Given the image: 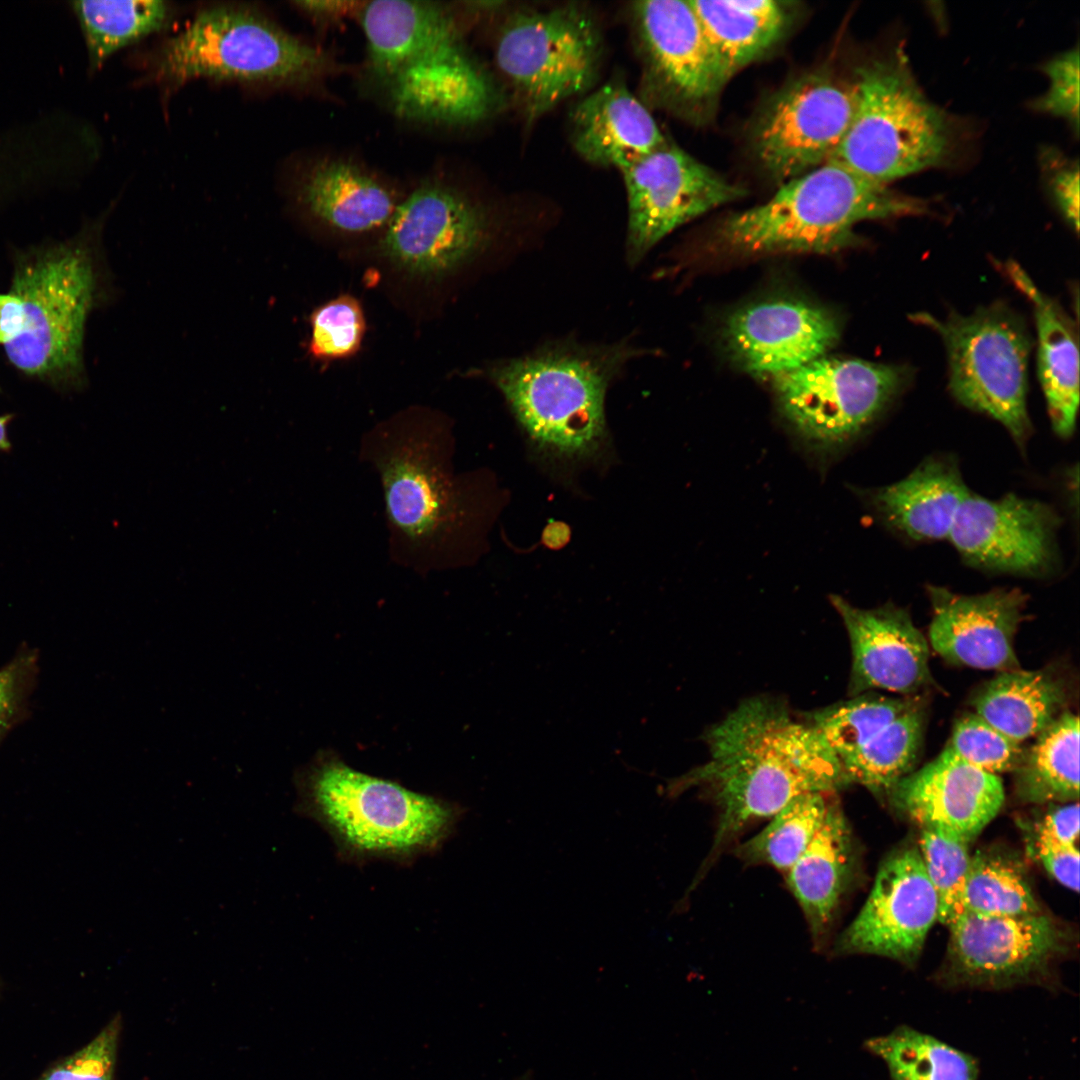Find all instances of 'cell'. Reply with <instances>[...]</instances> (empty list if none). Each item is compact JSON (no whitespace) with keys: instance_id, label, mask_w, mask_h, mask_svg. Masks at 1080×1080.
Segmentation results:
<instances>
[{"instance_id":"6da1fadb","label":"cell","mask_w":1080,"mask_h":1080,"mask_svg":"<svg viewBox=\"0 0 1080 1080\" xmlns=\"http://www.w3.org/2000/svg\"><path fill=\"white\" fill-rule=\"evenodd\" d=\"M448 418L408 410L378 423L358 456L376 474L390 560L419 575L466 564L481 517L473 479L454 470Z\"/></svg>"},{"instance_id":"7a4b0ae2","label":"cell","mask_w":1080,"mask_h":1080,"mask_svg":"<svg viewBox=\"0 0 1080 1080\" xmlns=\"http://www.w3.org/2000/svg\"><path fill=\"white\" fill-rule=\"evenodd\" d=\"M707 761L667 780L676 798L692 787L708 792L718 823L706 864L751 823L771 818L809 792L847 786L839 758L807 722L766 696L749 698L710 728Z\"/></svg>"},{"instance_id":"3957f363","label":"cell","mask_w":1080,"mask_h":1080,"mask_svg":"<svg viewBox=\"0 0 1080 1080\" xmlns=\"http://www.w3.org/2000/svg\"><path fill=\"white\" fill-rule=\"evenodd\" d=\"M895 192L828 161L781 183L767 201L728 217L721 242L742 253H830L855 245L857 224L927 212Z\"/></svg>"},{"instance_id":"277c9868","label":"cell","mask_w":1080,"mask_h":1080,"mask_svg":"<svg viewBox=\"0 0 1080 1080\" xmlns=\"http://www.w3.org/2000/svg\"><path fill=\"white\" fill-rule=\"evenodd\" d=\"M337 70L333 57L290 34L254 8L200 10L149 56L146 80L176 89L199 78L305 87Z\"/></svg>"},{"instance_id":"5b68a950","label":"cell","mask_w":1080,"mask_h":1080,"mask_svg":"<svg viewBox=\"0 0 1080 1080\" xmlns=\"http://www.w3.org/2000/svg\"><path fill=\"white\" fill-rule=\"evenodd\" d=\"M302 808L346 858L408 861L439 848L463 809L457 804L357 771L340 760L314 767Z\"/></svg>"},{"instance_id":"8992f818","label":"cell","mask_w":1080,"mask_h":1080,"mask_svg":"<svg viewBox=\"0 0 1080 1080\" xmlns=\"http://www.w3.org/2000/svg\"><path fill=\"white\" fill-rule=\"evenodd\" d=\"M102 225L95 222L77 240L17 265L10 292L21 301L23 321L4 350L20 371L55 381L81 379L88 317L110 296L97 250Z\"/></svg>"},{"instance_id":"52a82bcc","label":"cell","mask_w":1080,"mask_h":1080,"mask_svg":"<svg viewBox=\"0 0 1080 1080\" xmlns=\"http://www.w3.org/2000/svg\"><path fill=\"white\" fill-rule=\"evenodd\" d=\"M854 83V112L829 161L887 185L948 160L951 122L919 88L900 49L859 67Z\"/></svg>"},{"instance_id":"ba28073f","label":"cell","mask_w":1080,"mask_h":1080,"mask_svg":"<svg viewBox=\"0 0 1080 1080\" xmlns=\"http://www.w3.org/2000/svg\"><path fill=\"white\" fill-rule=\"evenodd\" d=\"M619 352L540 353L505 362L491 377L538 447L575 458L594 452L604 437L605 392L623 359Z\"/></svg>"},{"instance_id":"9c48e42d","label":"cell","mask_w":1080,"mask_h":1080,"mask_svg":"<svg viewBox=\"0 0 1080 1080\" xmlns=\"http://www.w3.org/2000/svg\"><path fill=\"white\" fill-rule=\"evenodd\" d=\"M911 319L937 332L949 365V387L963 406L1002 424L1023 448L1032 432L1027 409L1030 338L1021 317L998 302L945 320L928 313Z\"/></svg>"},{"instance_id":"30bf717a","label":"cell","mask_w":1080,"mask_h":1080,"mask_svg":"<svg viewBox=\"0 0 1080 1080\" xmlns=\"http://www.w3.org/2000/svg\"><path fill=\"white\" fill-rule=\"evenodd\" d=\"M603 41L590 12L576 5L520 11L496 43L497 66L532 120L588 90L599 72Z\"/></svg>"},{"instance_id":"8fae6325","label":"cell","mask_w":1080,"mask_h":1080,"mask_svg":"<svg viewBox=\"0 0 1080 1080\" xmlns=\"http://www.w3.org/2000/svg\"><path fill=\"white\" fill-rule=\"evenodd\" d=\"M910 379L904 365L823 356L772 381L794 434L814 451L833 453L861 435Z\"/></svg>"},{"instance_id":"7c38bea8","label":"cell","mask_w":1080,"mask_h":1080,"mask_svg":"<svg viewBox=\"0 0 1080 1080\" xmlns=\"http://www.w3.org/2000/svg\"><path fill=\"white\" fill-rule=\"evenodd\" d=\"M856 104L855 83L818 70L778 90L753 128L761 168L783 183L828 162L842 141Z\"/></svg>"},{"instance_id":"4fadbf2b","label":"cell","mask_w":1080,"mask_h":1080,"mask_svg":"<svg viewBox=\"0 0 1080 1080\" xmlns=\"http://www.w3.org/2000/svg\"><path fill=\"white\" fill-rule=\"evenodd\" d=\"M949 930L938 978L951 987L1004 988L1040 980L1067 944L1065 931L1043 912L984 916L966 911Z\"/></svg>"},{"instance_id":"5bb4252c","label":"cell","mask_w":1080,"mask_h":1080,"mask_svg":"<svg viewBox=\"0 0 1080 1080\" xmlns=\"http://www.w3.org/2000/svg\"><path fill=\"white\" fill-rule=\"evenodd\" d=\"M632 23L646 83L666 106L703 118L727 82L689 1H638Z\"/></svg>"},{"instance_id":"9a60e30c","label":"cell","mask_w":1080,"mask_h":1080,"mask_svg":"<svg viewBox=\"0 0 1080 1080\" xmlns=\"http://www.w3.org/2000/svg\"><path fill=\"white\" fill-rule=\"evenodd\" d=\"M488 235L481 206L448 182L429 180L400 201L385 227L381 250L409 275L439 278L471 260Z\"/></svg>"},{"instance_id":"2e32d148","label":"cell","mask_w":1080,"mask_h":1080,"mask_svg":"<svg viewBox=\"0 0 1080 1080\" xmlns=\"http://www.w3.org/2000/svg\"><path fill=\"white\" fill-rule=\"evenodd\" d=\"M620 171L628 197L632 263L677 227L745 193L668 141Z\"/></svg>"},{"instance_id":"e0dca14e","label":"cell","mask_w":1080,"mask_h":1080,"mask_svg":"<svg viewBox=\"0 0 1080 1080\" xmlns=\"http://www.w3.org/2000/svg\"><path fill=\"white\" fill-rule=\"evenodd\" d=\"M1060 522L1053 507L1038 500L1015 494L990 500L969 492L948 539L972 567L1042 576L1058 562Z\"/></svg>"},{"instance_id":"ac0fdd59","label":"cell","mask_w":1080,"mask_h":1080,"mask_svg":"<svg viewBox=\"0 0 1080 1080\" xmlns=\"http://www.w3.org/2000/svg\"><path fill=\"white\" fill-rule=\"evenodd\" d=\"M938 921V898L918 847H904L880 865L872 889L836 943L841 954H870L912 965Z\"/></svg>"},{"instance_id":"d6986e66","label":"cell","mask_w":1080,"mask_h":1080,"mask_svg":"<svg viewBox=\"0 0 1080 1080\" xmlns=\"http://www.w3.org/2000/svg\"><path fill=\"white\" fill-rule=\"evenodd\" d=\"M839 336V323L830 312L793 299L743 307L724 327L733 360L749 374L771 379L825 356Z\"/></svg>"},{"instance_id":"ffe728a7","label":"cell","mask_w":1080,"mask_h":1080,"mask_svg":"<svg viewBox=\"0 0 1080 1080\" xmlns=\"http://www.w3.org/2000/svg\"><path fill=\"white\" fill-rule=\"evenodd\" d=\"M929 644L951 664L999 672L1019 669L1014 640L1027 595L1018 588L976 595L928 585Z\"/></svg>"},{"instance_id":"44dd1931","label":"cell","mask_w":1080,"mask_h":1080,"mask_svg":"<svg viewBox=\"0 0 1080 1080\" xmlns=\"http://www.w3.org/2000/svg\"><path fill=\"white\" fill-rule=\"evenodd\" d=\"M831 602L851 645V697L871 689L912 696L933 683L928 642L907 610L892 603L859 608L837 595Z\"/></svg>"},{"instance_id":"7402d4cb","label":"cell","mask_w":1080,"mask_h":1080,"mask_svg":"<svg viewBox=\"0 0 1080 1080\" xmlns=\"http://www.w3.org/2000/svg\"><path fill=\"white\" fill-rule=\"evenodd\" d=\"M921 828L951 831L971 842L999 813L1004 787L998 775L944 750L900 779L887 794Z\"/></svg>"},{"instance_id":"603a6c76","label":"cell","mask_w":1080,"mask_h":1080,"mask_svg":"<svg viewBox=\"0 0 1080 1080\" xmlns=\"http://www.w3.org/2000/svg\"><path fill=\"white\" fill-rule=\"evenodd\" d=\"M295 200L317 222L359 234L386 227L402 199L383 178L360 164L322 158L301 173Z\"/></svg>"},{"instance_id":"cb8c5ba5","label":"cell","mask_w":1080,"mask_h":1080,"mask_svg":"<svg viewBox=\"0 0 1080 1080\" xmlns=\"http://www.w3.org/2000/svg\"><path fill=\"white\" fill-rule=\"evenodd\" d=\"M570 122L578 154L593 164L619 170L667 142L649 110L618 82L607 83L579 101Z\"/></svg>"},{"instance_id":"d4e9b609","label":"cell","mask_w":1080,"mask_h":1080,"mask_svg":"<svg viewBox=\"0 0 1080 1080\" xmlns=\"http://www.w3.org/2000/svg\"><path fill=\"white\" fill-rule=\"evenodd\" d=\"M969 493L950 457L925 459L908 476L878 489L872 503L891 528L914 540L948 538Z\"/></svg>"},{"instance_id":"484cf974","label":"cell","mask_w":1080,"mask_h":1080,"mask_svg":"<svg viewBox=\"0 0 1080 1080\" xmlns=\"http://www.w3.org/2000/svg\"><path fill=\"white\" fill-rule=\"evenodd\" d=\"M1005 271L1030 300L1038 333V374L1054 432L1070 437L1079 406V354L1072 320L1060 305L1034 284L1023 268L1009 261Z\"/></svg>"},{"instance_id":"4316f807","label":"cell","mask_w":1080,"mask_h":1080,"mask_svg":"<svg viewBox=\"0 0 1080 1080\" xmlns=\"http://www.w3.org/2000/svg\"><path fill=\"white\" fill-rule=\"evenodd\" d=\"M854 866L852 831L834 798L822 827L785 873L787 886L800 905L815 942L821 941L830 930Z\"/></svg>"},{"instance_id":"83f0119b","label":"cell","mask_w":1080,"mask_h":1080,"mask_svg":"<svg viewBox=\"0 0 1080 1080\" xmlns=\"http://www.w3.org/2000/svg\"><path fill=\"white\" fill-rule=\"evenodd\" d=\"M707 41L727 81L784 37L792 8L775 0H692Z\"/></svg>"},{"instance_id":"f1b7e54d","label":"cell","mask_w":1080,"mask_h":1080,"mask_svg":"<svg viewBox=\"0 0 1080 1080\" xmlns=\"http://www.w3.org/2000/svg\"><path fill=\"white\" fill-rule=\"evenodd\" d=\"M975 714L1011 739L1036 737L1067 710L1064 680L1048 668L1002 671L972 699Z\"/></svg>"},{"instance_id":"f546056e","label":"cell","mask_w":1080,"mask_h":1080,"mask_svg":"<svg viewBox=\"0 0 1080 1080\" xmlns=\"http://www.w3.org/2000/svg\"><path fill=\"white\" fill-rule=\"evenodd\" d=\"M1025 802H1076L1079 798V718L1069 710L1041 731L1015 770Z\"/></svg>"},{"instance_id":"4dcf8cb0","label":"cell","mask_w":1080,"mask_h":1080,"mask_svg":"<svg viewBox=\"0 0 1080 1080\" xmlns=\"http://www.w3.org/2000/svg\"><path fill=\"white\" fill-rule=\"evenodd\" d=\"M87 51L88 71L93 73L117 51L161 31L172 9L162 0L70 2Z\"/></svg>"},{"instance_id":"1f68e13d","label":"cell","mask_w":1080,"mask_h":1080,"mask_svg":"<svg viewBox=\"0 0 1080 1080\" xmlns=\"http://www.w3.org/2000/svg\"><path fill=\"white\" fill-rule=\"evenodd\" d=\"M925 723L924 705L915 700L866 744L840 759L847 783L887 795L916 763Z\"/></svg>"},{"instance_id":"d6a6232c","label":"cell","mask_w":1080,"mask_h":1080,"mask_svg":"<svg viewBox=\"0 0 1080 1080\" xmlns=\"http://www.w3.org/2000/svg\"><path fill=\"white\" fill-rule=\"evenodd\" d=\"M865 1048L886 1063L892 1080L977 1079L974 1057L909 1026L871 1038Z\"/></svg>"},{"instance_id":"836d02e7","label":"cell","mask_w":1080,"mask_h":1080,"mask_svg":"<svg viewBox=\"0 0 1080 1080\" xmlns=\"http://www.w3.org/2000/svg\"><path fill=\"white\" fill-rule=\"evenodd\" d=\"M832 792L797 796L770 818L758 834L739 845L736 855L750 864H766L786 873L822 827Z\"/></svg>"},{"instance_id":"e575fe53","label":"cell","mask_w":1080,"mask_h":1080,"mask_svg":"<svg viewBox=\"0 0 1080 1080\" xmlns=\"http://www.w3.org/2000/svg\"><path fill=\"white\" fill-rule=\"evenodd\" d=\"M964 902L966 911L984 916L1042 912L1020 862L991 849L971 856Z\"/></svg>"},{"instance_id":"d590c367","label":"cell","mask_w":1080,"mask_h":1080,"mask_svg":"<svg viewBox=\"0 0 1080 1080\" xmlns=\"http://www.w3.org/2000/svg\"><path fill=\"white\" fill-rule=\"evenodd\" d=\"M914 702L911 697L866 692L817 710L806 722L840 760L866 744Z\"/></svg>"},{"instance_id":"8d00e7d4","label":"cell","mask_w":1080,"mask_h":1080,"mask_svg":"<svg viewBox=\"0 0 1080 1080\" xmlns=\"http://www.w3.org/2000/svg\"><path fill=\"white\" fill-rule=\"evenodd\" d=\"M969 841L941 828H921L919 853L938 898V921L948 928L966 912Z\"/></svg>"},{"instance_id":"74e56055","label":"cell","mask_w":1080,"mask_h":1080,"mask_svg":"<svg viewBox=\"0 0 1080 1080\" xmlns=\"http://www.w3.org/2000/svg\"><path fill=\"white\" fill-rule=\"evenodd\" d=\"M946 750L962 761L988 773L1015 772L1026 748L975 713L958 719Z\"/></svg>"},{"instance_id":"f35d334b","label":"cell","mask_w":1080,"mask_h":1080,"mask_svg":"<svg viewBox=\"0 0 1080 1080\" xmlns=\"http://www.w3.org/2000/svg\"><path fill=\"white\" fill-rule=\"evenodd\" d=\"M308 350L318 360L352 356L361 345L365 319L359 302L342 295L317 308L311 315Z\"/></svg>"},{"instance_id":"ab89813d","label":"cell","mask_w":1080,"mask_h":1080,"mask_svg":"<svg viewBox=\"0 0 1080 1080\" xmlns=\"http://www.w3.org/2000/svg\"><path fill=\"white\" fill-rule=\"evenodd\" d=\"M121 1017L115 1016L87 1045L58 1062L39 1080H113Z\"/></svg>"},{"instance_id":"60d3db41","label":"cell","mask_w":1080,"mask_h":1080,"mask_svg":"<svg viewBox=\"0 0 1080 1080\" xmlns=\"http://www.w3.org/2000/svg\"><path fill=\"white\" fill-rule=\"evenodd\" d=\"M1043 71L1050 83L1048 90L1036 99L1033 107L1041 112L1062 117L1078 132L1079 128V50L1070 49L1047 62Z\"/></svg>"},{"instance_id":"b9f144b4","label":"cell","mask_w":1080,"mask_h":1080,"mask_svg":"<svg viewBox=\"0 0 1080 1080\" xmlns=\"http://www.w3.org/2000/svg\"><path fill=\"white\" fill-rule=\"evenodd\" d=\"M37 671V656L22 649L0 670V740L21 718Z\"/></svg>"},{"instance_id":"7bdbcfd3","label":"cell","mask_w":1080,"mask_h":1080,"mask_svg":"<svg viewBox=\"0 0 1080 1080\" xmlns=\"http://www.w3.org/2000/svg\"><path fill=\"white\" fill-rule=\"evenodd\" d=\"M1032 848L1043 867L1055 880L1078 892L1080 855L1077 846L1058 845L1035 838Z\"/></svg>"},{"instance_id":"ee69618b","label":"cell","mask_w":1080,"mask_h":1080,"mask_svg":"<svg viewBox=\"0 0 1080 1080\" xmlns=\"http://www.w3.org/2000/svg\"><path fill=\"white\" fill-rule=\"evenodd\" d=\"M1079 818L1078 801L1056 806L1037 823L1035 838L1058 845L1077 846Z\"/></svg>"},{"instance_id":"f6af8a7d","label":"cell","mask_w":1080,"mask_h":1080,"mask_svg":"<svg viewBox=\"0 0 1080 1080\" xmlns=\"http://www.w3.org/2000/svg\"><path fill=\"white\" fill-rule=\"evenodd\" d=\"M1051 188L1057 206L1077 232L1079 228V169L1066 166L1054 173Z\"/></svg>"},{"instance_id":"bcb514c9","label":"cell","mask_w":1080,"mask_h":1080,"mask_svg":"<svg viewBox=\"0 0 1080 1080\" xmlns=\"http://www.w3.org/2000/svg\"><path fill=\"white\" fill-rule=\"evenodd\" d=\"M361 2L355 1H295L293 5L320 25H330L356 13Z\"/></svg>"},{"instance_id":"7dc6e473","label":"cell","mask_w":1080,"mask_h":1080,"mask_svg":"<svg viewBox=\"0 0 1080 1080\" xmlns=\"http://www.w3.org/2000/svg\"><path fill=\"white\" fill-rule=\"evenodd\" d=\"M23 321L22 304L13 293L0 294V344L5 346L14 339Z\"/></svg>"},{"instance_id":"c3c4849f","label":"cell","mask_w":1080,"mask_h":1080,"mask_svg":"<svg viewBox=\"0 0 1080 1080\" xmlns=\"http://www.w3.org/2000/svg\"><path fill=\"white\" fill-rule=\"evenodd\" d=\"M570 538L569 527L562 522H551L543 532L544 544L553 549L563 547Z\"/></svg>"},{"instance_id":"681fc988","label":"cell","mask_w":1080,"mask_h":1080,"mask_svg":"<svg viewBox=\"0 0 1080 1080\" xmlns=\"http://www.w3.org/2000/svg\"><path fill=\"white\" fill-rule=\"evenodd\" d=\"M11 415L0 416V449L7 450L10 448V442L7 437V425L10 422Z\"/></svg>"}]
</instances>
